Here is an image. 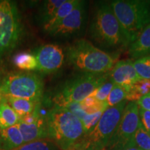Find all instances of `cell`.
Returning <instances> with one entry per match:
<instances>
[{"label":"cell","mask_w":150,"mask_h":150,"mask_svg":"<svg viewBox=\"0 0 150 150\" xmlns=\"http://www.w3.org/2000/svg\"><path fill=\"white\" fill-rule=\"evenodd\" d=\"M13 62L17 68L24 72H31L38 70V61L33 53L21 52L15 55Z\"/></svg>","instance_id":"20"},{"label":"cell","mask_w":150,"mask_h":150,"mask_svg":"<svg viewBox=\"0 0 150 150\" xmlns=\"http://www.w3.org/2000/svg\"><path fill=\"white\" fill-rule=\"evenodd\" d=\"M23 137L24 144L39 140L48 139L45 115L41 113L36 120L31 124L18 121L17 124Z\"/></svg>","instance_id":"13"},{"label":"cell","mask_w":150,"mask_h":150,"mask_svg":"<svg viewBox=\"0 0 150 150\" xmlns=\"http://www.w3.org/2000/svg\"><path fill=\"white\" fill-rule=\"evenodd\" d=\"M91 38L106 47H128V45L110 3L100 2L94 13L90 26Z\"/></svg>","instance_id":"5"},{"label":"cell","mask_w":150,"mask_h":150,"mask_svg":"<svg viewBox=\"0 0 150 150\" xmlns=\"http://www.w3.org/2000/svg\"><path fill=\"white\" fill-rule=\"evenodd\" d=\"M134 65L140 78L150 80V54L136 59L134 61Z\"/></svg>","instance_id":"25"},{"label":"cell","mask_w":150,"mask_h":150,"mask_svg":"<svg viewBox=\"0 0 150 150\" xmlns=\"http://www.w3.org/2000/svg\"><path fill=\"white\" fill-rule=\"evenodd\" d=\"M126 88V100L129 102H136L142 97L150 93V80L141 79Z\"/></svg>","instance_id":"21"},{"label":"cell","mask_w":150,"mask_h":150,"mask_svg":"<svg viewBox=\"0 0 150 150\" xmlns=\"http://www.w3.org/2000/svg\"><path fill=\"white\" fill-rule=\"evenodd\" d=\"M14 150H61L50 139L39 140L28 142Z\"/></svg>","instance_id":"23"},{"label":"cell","mask_w":150,"mask_h":150,"mask_svg":"<svg viewBox=\"0 0 150 150\" xmlns=\"http://www.w3.org/2000/svg\"><path fill=\"white\" fill-rule=\"evenodd\" d=\"M128 47L129 55L132 59H138L150 54V22Z\"/></svg>","instance_id":"15"},{"label":"cell","mask_w":150,"mask_h":150,"mask_svg":"<svg viewBox=\"0 0 150 150\" xmlns=\"http://www.w3.org/2000/svg\"><path fill=\"white\" fill-rule=\"evenodd\" d=\"M136 102L140 108L150 111V93L142 97Z\"/></svg>","instance_id":"30"},{"label":"cell","mask_w":150,"mask_h":150,"mask_svg":"<svg viewBox=\"0 0 150 150\" xmlns=\"http://www.w3.org/2000/svg\"><path fill=\"white\" fill-rule=\"evenodd\" d=\"M139 116L142 125L150 134V111L139 108Z\"/></svg>","instance_id":"29"},{"label":"cell","mask_w":150,"mask_h":150,"mask_svg":"<svg viewBox=\"0 0 150 150\" xmlns=\"http://www.w3.org/2000/svg\"><path fill=\"white\" fill-rule=\"evenodd\" d=\"M24 144L23 137L18 125L0 129V150H14Z\"/></svg>","instance_id":"14"},{"label":"cell","mask_w":150,"mask_h":150,"mask_svg":"<svg viewBox=\"0 0 150 150\" xmlns=\"http://www.w3.org/2000/svg\"><path fill=\"white\" fill-rule=\"evenodd\" d=\"M4 98L6 100L11 108L18 114L19 118L32 113L36 108L38 104H39V103L25 99L4 97Z\"/></svg>","instance_id":"18"},{"label":"cell","mask_w":150,"mask_h":150,"mask_svg":"<svg viewBox=\"0 0 150 150\" xmlns=\"http://www.w3.org/2000/svg\"><path fill=\"white\" fill-rule=\"evenodd\" d=\"M82 110L86 114H92L100 111H104L108 108L106 102H99L94 97L89 96L82 102L79 103Z\"/></svg>","instance_id":"22"},{"label":"cell","mask_w":150,"mask_h":150,"mask_svg":"<svg viewBox=\"0 0 150 150\" xmlns=\"http://www.w3.org/2000/svg\"><path fill=\"white\" fill-rule=\"evenodd\" d=\"M48 139L61 150H78L85 136L83 124L67 108L53 107L45 115Z\"/></svg>","instance_id":"2"},{"label":"cell","mask_w":150,"mask_h":150,"mask_svg":"<svg viewBox=\"0 0 150 150\" xmlns=\"http://www.w3.org/2000/svg\"><path fill=\"white\" fill-rule=\"evenodd\" d=\"M80 0H65V1L58 9L55 15L51 20L42 27L43 30L47 33L57 24H59L63 19L66 18L73 11L76 6L78 4Z\"/></svg>","instance_id":"17"},{"label":"cell","mask_w":150,"mask_h":150,"mask_svg":"<svg viewBox=\"0 0 150 150\" xmlns=\"http://www.w3.org/2000/svg\"><path fill=\"white\" fill-rule=\"evenodd\" d=\"M1 77H0V103H1V100H2L3 99V95L2 93H1Z\"/></svg>","instance_id":"32"},{"label":"cell","mask_w":150,"mask_h":150,"mask_svg":"<svg viewBox=\"0 0 150 150\" xmlns=\"http://www.w3.org/2000/svg\"><path fill=\"white\" fill-rule=\"evenodd\" d=\"M86 16V2L80 0L72 12L47 33L54 38H67L78 35L83 29Z\"/></svg>","instance_id":"10"},{"label":"cell","mask_w":150,"mask_h":150,"mask_svg":"<svg viewBox=\"0 0 150 150\" xmlns=\"http://www.w3.org/2000/svg\"><path fill=\"white\" fill-rule=\"evenodd\" d=\"M81 72L67 79L51 92L45 94L41 104L50 108H67L79 104L109 78V73Z\"/></svg>","instance_id":"1"},{"label":"cell","mask_w":150,"mask_h":150,"mask_svg":"<svg viewBox=\"0 0 150 150\" xmlns=\"http://www.w3.org/2000/svg\"><path fill=\"white\" fill-rule=\"evenodd\" d=\"M109 79L115 85L127 88L136 83L141 78L138 76L131 59L121 60L116 62L110 70Z\"/></svg>","instance_id":"12"},{"label":"cell","mask_w":150,"mask_h":150,"mask_svg":"<svg viewBox=\"0 0 150 150\" xmlns=\"http://www.w3.org/2000/svg\"><path fill=\"white\" fill-rule=\"evenodd\" d=\"M3 97L25 99L36 103L42 102L44 97V82L37 73L13 72L1 79Z\"/></svg>","instance_id":"6"},{"label":"cell","mask_w":150,"mask_h":150,"mask_svg":"<svg viewBox=\"0 0 150 150\" xmlns=\"http://www.w3.org/2000/svg\"><path fill=\"white\" fill-rule=\"evenodd\" d=\"M114 86H115V84L113 82L108 78L104 83H103L100 86H99L90 96L94 97L99 102H106L110 92L111 91Z\"/></svg>","instance_id":"27"},{"label":"cell","mask_w":150,"mask_h":150,"mask_svg":"<svg viewBox=\"0 0 150 150\" xmlns=\"http://www.w3.org/2000/svg\"><path fill=\"white\" fill-rule=\"evenodd\" d=\"M19 117L15 110L4 98L0 103V129H4L17 125Z\"/></svg>","instance_id":"19"},{"label":"cell","mask_w":150,"mask_h":150,"mask_svg":"<svg viewBox=\"0 0 150 150\" xmlns=\"http://www.w3.org/2000/svg\"><path fill=\"white\" fill-rule=\"evenodd\" d=\"M110 5L129 47L150 22V1L115 0Z\"/></svg>","instance_id":"4"},{"label":"cell","mask_w":150,"mask_h":150,"mask_svg":"<svg viewBox=\"0 0 150 150\" xmlns=\"http://www.w3.org/2000/svg\"><path fill=\"white\" fill-rule=\"evenodd\" d=\"M140 123L139 107L136 102H129L115 134L104 150H120L129 145L136 144L134 135Z\"/></svg>","instance_id":"9"},{"label":"cell","mask_w":150,"mask_h":150,"mask_svg":"<svg viewBox=\"0 0 150 150\" xmlns=\"http://www.w3.org/2000/svg\"><path fill=\"white\" fill-rule=\"evenodd\" d=\"M38 61V72L52 74L63 66L65 54L61 47L55 44H47L35 49L32 52Z\"/></svg>","instance_id":"11"},{"label":"cell","mask_w":150,"mask_h":150,"mask_svg":"<svg viewBox=\"0 0 150 150\" xmlns=\"http://www.w3.org/2000/svg\"><path fill=\"white\" fill-rule=\"evenodd\" d=\"M104 111H100L92 114H86V115H84L83 119L81 120V122L82 124H83L84 131H85L86 134L91 132V131L93 129L94 127L96 126V125L99 122V120H100L103 112Z\"/></svg>","instance_id":"28"},{"label":"cell","mask_w":150,"mask_h":150,"mask_svg":"<svg viewBox=\"0 0 150 150\" xmlns=\"http://www.w3.org/2000/svg\"><path fill=\"white\" fill-rule=\"evenodd\" d=\"M127 88L122 86L115 85L106 99V102L108 107L116 106L123 101L126 100Z\"/></svg>","instance_id":"24"},{"label":"cell","mask_w":150,"mask_h":150,"mask_svg":"<svg viewBox=\"0 0 150 150\" xmlns=\"http://www.w3.org/2000/svg\"><path fill=\"white\" fill-rule=\"evenodd\" d=\"M136 145L142 150H150V134L145 130L141 122L134 135Z\"/></svg>","instance_id":"26"},{"label":"cell","mask_w":150,"mask_h":150,"mask_svg":"<svg viewBox=\"0 0 150 150\" xmlns=\"http://www.w3.org/2000/svg\"><path fill=\"white\" fill-rule=\"evenodd\" d=\"M65 0H46L43 1L38 8L35 20L38 25L43 27L55 15Z\"/></svg>","instance_id":"16"},{"label":"cell","mask_w":150,"mask_h":150,"mask_svg":"<svg viewBox=\"0 0 150 150\" xmlns=\"http://www.w3.org/2000/svg\"><path fill=\"white\" fill-rule=\"evenodd\" d=\"M127 101L108 107L103 112L96 126L86 134L78 150H104L115 134Z\"/></svg>","instance_id":"8"},{"label":"cell","mask_w":150,"mask_h":150,"mask_svg":"<svg viewBox=\"0 0 150 150\" xmlns=\"http://www.w3.org/2000/svg\"><path fill=\"white\" fill-rule=\"evenodd\" d=\"M120 150H142V149H140L139 147H137L136 144H132V145H129Z\"/></svg>","instance_id":"31"},{"label":"cell","mask_w":150,"mask_h":150,"mask_svg":"<svg viewBox=\"0 0 150 150\" xmlns=\"http://www.w3.org/2000/svg\"><path fill=\"white\" fill-rule=\"evenodd\" d=\"M66 58L76 70L92 74L110 72L116 63L115 58L84 38L78 39L67 47Z\"/></svg>","instance_id":"3"},{"label":"cell","mask_w":150,"mask_h":150,"mask_svg":"<svg viewBox=\"0 0 150 150\" xmlns=\"http://www.w3.org/2000/svg\"><path fill=\"white\" fill-rule=\"evenodd\" d=\"M23 25L16 1L0 0V65L21 40Z\"/></svg>","instance_id":"7"}]
</instances>
